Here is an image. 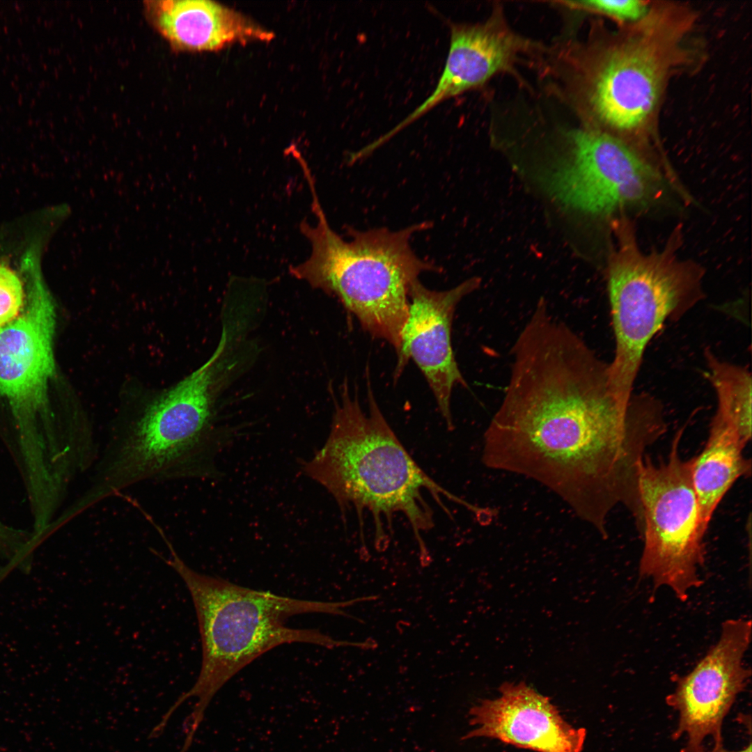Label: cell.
<instances>
[{
    "mask_svg": "<svg viewBox=\"0 0 752 752\" xmlns=\"http://www.w3.org/2000/svg\"><path fill=\"white\" fill-rule=\"evenodd\" d=\"M510 352L508 383L484 434L485 465L544 485L604 537L618 505L641 523L639 468L666 431L661 403L632 394L622 408L609 363L565 323L524 329Z\"/></svg>",
    "mask_w": 752,
    "mask_h": 752,
    "instance_id": "obj_1",
    "label": "cell"
},
{
    "mask_svg": "<svg viewBox=\"0 0 752 752\" xmlns=\"http://www.w3.org/2000/svg\"><path fill=\"white\" fill-rule=\"evenodd\" d=\"M235 366L219 343L211 357L111 431L77 497L88 510L143 482L217 479L218 454L233 439L216 425L220 377Z\"/></svg>",
    "mask_w": 752,
    "mask_h": 752,
    "instance_id": "obj_2",
    "label": "cell"
},
{
    "mask_svg": "<svg viewBox=\"0 0 752 752\" xmlns=\"http://www.w3.org/2000/svg\"><path fill=\"white\" fill-rule=\"evenodd\" d=\"M368 411L344 385L331 430L324 445L303 462L304 473L322 485L334 498L342 513L367 511L373 519L375 547L384 542V522L400 513L408 520L418 541L421 563L428 564L421 536L434 526L433 512L423 497L430 493L440 504L441 495L464 505L439 485L417 464L387 423L368 389Z\"/></svg>",
    "mask_w": 752,
    "mask_h": 752,
    "instance_id": "obj_3",
    "label": "cell"
},
{
    "mask_svg": "<svg viewBox=\"0 0 752 752\" xmlns=\"http://www.w3.org/2000/svg\"><path fill=\"white\" fill-rule=\"evenodd\" d=\"M160 536L169 549V556L152 549V552L185 582L196 612L202 645V664L195 684L160 720L166 725L183 702L196 697V703L183 723L185 743H192L214 694L244 667L269 650L292 643L328 648L360 645L334 639L318 629L288 627L284 622L290 616L311 613L350 617L343 609L357 603V598L334 602L312 601L241 586L194 570L178 556L166 534Z\"/></svg>",
    "mask_w": 752,
    "mask_h": 752,
    "instance_id": "obj_4",
    "label": "cell"
},
{
    "mask_svg": "<svg viewBox=\"0 0 752 752\" xmlns=\"http://www.w3.org/2000/svg\"><path fill=\"white\" fill-rule=\"evenodd\" d=\"M695 19L684 6L657 2L638 22L588 46L574 87L590 127L651 154L668 80L691 56L685 39Z\"/></svg>",
    "mask_w": 752,
    "mask_h": 752,
    "instance_id": "obj_5",
    "label": "cell"
},
{
    "mask_svg": "<svg viewBox=\"0 0 752 752\" xmlns=\"http://www.w3.org/2000/svg\"><path fill=\"white\" fill-rule=\"evenodd\" d=\"M310 189L317 224H299L311 245L304 262L289 267L290 274L312 288L337 297L371 336L385 340L399 352L409 308V290L418 276L438 267L419 258L410 240L426 229L423 222L392 231L347 229L344 240L330 227L315 190L311 170L303 171Z\"/></svg>",
    "mask_w": 752,
    "mask_h": 752,
    "instance_id": "obj_6",
    "label": "cell"
},
{
    "mask_svg": "<svg viewBox=\"0 0 752 752\" xmlns=\"http://www.w3.org/2000/svg\"><path fill=\"white\" fill-rule=\"evenodd\" d=\"M611 224L616 246L606 279L616 349L608 376L613 395L626 409L651 338L666 320H680L704 298V271L677 256L680 226L661 250L645 253L628 215L613 219Z\"/></svg>",
    "mask_w": 752,
    "mask_h": 752,
    "instance_id": "obj_7",
    "label": "cell"
},
{
    "mask_svg": "<svg viewBox=\"0 0 752 752\" xmlns=\"http://www.w3.org/2000/svg\"><path fill=\"white\" fill-rule=\"evenodd\" d=\"M566 141L567 151L548 178L564 205L620 216L657 206L670 187L682 195L655 159L617 136L589 126L567 132Z\"/></svg>",
    "mask_w": 752,
    "mask_h": 752,
    "instance_id": "obj_8",
    "label": "cell"
},
{
    "mask_svg": "<svg viewBox=\"0 0 752 752\" xmlns=\"http://www.w3.org/2000/svg\"><path fill=\"white\" fill-rule=\"evenodd\" d=\"M682 432L675 434L666 460L657 464L645 455L639 468L644 539L639 570L656 587L667 586L684 601L702 583L705 534L692 481L693 457L680 455Z\"/></svg>",
    "mask_w": 752,
    "mask_h": 752,
    "instance_id": "obj_9",
    "label": "cell"
},
{
    "mask_svg": "<svg viewBox=\"0 0 752 752\" xmlns=\"http://www.w3.org/2000/svg\"><path fill=\"white\" fill-rule=\"evenodd\" d=\"M751 636L750 620H727L716 643L691 671L676 679L666 703L677 713L672 739L686 738L680 752H705L707 737L723 744V721L750 680L744 657Z\"/></svg>",
    "mask_w": 752,
    "mask_h": 752,
    "instance_id": "obj_10",
    "label": "cell"
},
{
    "mask_svg": "<svg viewBox=\"0 0 752 752\" xmlns=\"http://www.w3.org/2000/svg\"><path fill=\"white\" fill-rule=\"evenodd\" d=\"M480 279L465 280L447 290L427 288L418 279L409 290V315L398 353L395 378L412 359L426 379L447 428H453L451 395L456 385L467 386L451 343L452 322L460 301L476 290Z\"/></svg>",
    "mask_w": 752,
    "mask_h": 752,
    "instance_id": "obj_11",
    "label": "cell"
},
{
    "mask_svg": "<svg viewBox=\"0 0 752 752\" xmlns=\"http://www.w3.org/2000/svg\"><path fill=\"white\" fill-rule=\"evenodd\" d=\"M499 694L470 710L475 728L463 739H495L535 752H581L586 730L568 723L547 696L523 682H506Z\"/></svg>",
    "mask_w": 752,
    "mask_h": 752,
    "instance_id": "obj_12",
    "label": "cell"
},
{
    "mask_svg": "<svg viewBox=\"0 0 752 752\" xmlns=\"http://www.w3.org/2000/svg\"><path fill=\"white\" fill-rule=\"evenodd\" d=\"M531 46L508 27L497 11L483 23L451 24L448 53L435 88L392 132L396 134L443 101L480 86L498 72L511 70Z\"/></svg>",
    "mask_w": 752,
    "mask_h": 752,
    "instance_id": "obj_13",
    "label": "cell"
},
{
    "mask_svg": "<svg viewBox=\"0 0 752 752\" xmlns=\"http://www.w3.org/2000/svg\"><path fill=\"white\" fill-rule=\"evenodd\" d=\"M146 16L179 51H213L235 42L269 41L272 32L241 13L208 0H151Z\"/></svg>",
    "mask_w": 752,
    "mask_h": 752,
    "instance_id": "obj_14",
    "label": "cell"
},
{
    "mask_svg": "<svg viewBox=\"0 0 752 752\" xmlns=\"http://www.w3.org/2000/svg\"><path fill=\"white\" fill-rule=\"evenodd\" d=\"M746 445L735 425L715 413L706 445L693 457L692 464V481L704 534L729 489L738 478L751 472V462L743 453Z\"/></svg>",
    "mask_w": 752,
    "mask_h": 752,
    "instance_id": "obj_15",
    "label": "cell"
},
{
    "mask_svg": "<svg viewBox=\"0 0 752 752\" xmlns=\"http://www.w3.org/2000/svg\"><path fill=\"white\" fill-rule=\"evenodd\" d=\"M708 379L716 398V413L730 421L747 444L751 437L752 379L746 368L721 360L705 350Z\"/></svg>",
    "mask_w": 752,
    "mask_h": 752,
    "instance_id": "obj_16",
    "label": "cell"
},
{
    "mask_svg": "<svg viewBox=\"0 0 752 752\" xmlns=\"http://www.w3.org/2000/svg\"><path fill=\"white\" fill-rule=\"evenodd\" d=\"M40 542L32 529L17 528L0 519V581L15 569L29 573Z\"/></svg>",
    "mask_w": 752,
    "mask_h": 752,
    "instance_id": "obj_17",
    "label": "cell"
},
{
    "mask_svg": "<svg viewBox=\"0 0 752 752\" xmlns=\"http://www.w3.org/2000/svg\"><path fill=\"white\" fill-rule=\"evenodd\" d=\"M565 6L604 15L622 26L633 24L648 13L652 3L642 0H593L564 2Z\"/></svg>",
    "mask_w": 752,
    "mask_h": 752,
    "instance_id": "obj_18",
    "label": "cell"
},
{
    "mask_svg": "<svg viewBox=\"0 0 752 752\" xmlns=\"http://www.w3.org/2000/svg\"><path fill=\"white\" fill-rule=\"evenodd\" d=\"M24 303L22 280L7 263L0 261V328L19 315Z\"/></svg>",
    "mask_w": 752,
    "mask_h": 752,
    "instance_id": "obj_19",
    "label": "cell"
},
{
    "mask_svg": "<svg viewBox=\"0 0 752 752\" xmlns=\"http://www.w3.org/2000/svg\"><path fill=\"white\" fill-rule=\"evenodd\" d=\"M751 747L752 746L751 741L749 742V744L747 746H744L742 749L737 751L728 750L723 746V744H714V746L710 751H706L705 752H751Z\"/></svg>",
    "mask_w": 752,
    "mask_h": 752,
    "instance_id": "obj_20",
    "label": "cell"
}]
</instances>
